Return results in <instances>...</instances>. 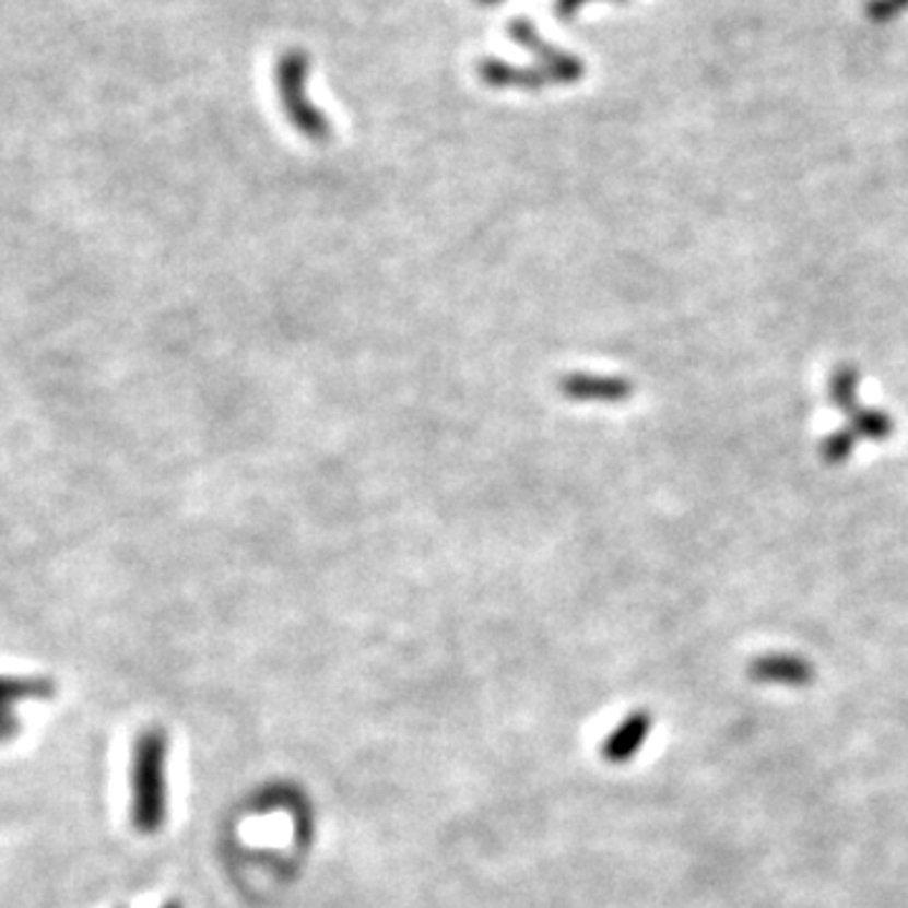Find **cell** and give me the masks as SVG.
<instances>
[{
	"mask_svg": "<svg viewBox=\"0 0 908 908\" xmlns=\"http://www.w3.org/2000/svg\"><path fill=\"white\" fill-rule=\"evenodd\" d=\"M132 815L137 830L154 833L165 823V734L139 738L132 770Z\"/></svg>",
	"mask_w": 908,
	"mask_h": 908,
	"instance_id": "obj_1",
	"label": "cell"
},
{
	"mask_svg": "<svg viewBox=\"0 0 908 908\" xmlns=\"http://www.w3.org/2000/svg\"><path fill=\"white\" fill-rule=\"evenodd\" d=\"M561 391L570 399H621L626 397L628 387L613 379H593V376H570L561 381Z\"/></svg>",
	"mask_w": 908,
	"mask_h": 908,
	"instance_id": "obj_2",
	"label": "cell"
},
{
	"mask_svg": "<svg viewBox=\"0 0 908 908\" xmlns=\"http://www.w3.org/2000/svg\"><path fill=\"white\" fill-rule=\"evenodd\" d=\"M165 908H177V906H175V904H169V906H165Z\"/></svg>",
	"mask_w": 908,
	"mask_h": 908,
	"instance_id": "obj_3",
	"label": "cell"
}]
</instances>
